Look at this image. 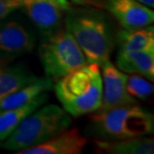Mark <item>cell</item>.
Wrapping results in <instances>:
<instances>
[{
    "label": "cell",
    "mask_w": 154,
    "mask_h": 154,
    "mask_svg": "<svg viewBox=\"0 0 154 154\" xmlns=\"http://www.w3.org/2000/svg\"><path fill=\"white\" fill-rule=\"evenodd\" d=\"M35 79L37 77L22 65L0 64V100Z\"/></svg>",
    "instance_id": "9a60e30c"
},
{
    "label": "cell",
    "mask_w": 154,
    "mask_h": 154,
    "mask_svg": "<svg viewBox=\"0 0 154 154\" xmlns=\"http://www.w3.org/2000/svg\"><path fill=\"white\" fill-rule=\"evenodd\" d=\"M90 120L95 134L104 140L139 137L153 132V114L136 104L97 110Z\"/></svg>",
    "instance_id": "277c9868"
},
{
    "label": "cell",
    "mask_w": 154,
    "mask_h": 154,
    "mask_svg": "<svg viewBox=\"0 0 154 154\" xmlns=\"http://www.w3.org/2000/svg\"><path fill=\"white\" fill-rule=\"evenodd\" d=\"M53 88V81L49 77L37 78L0 100V111L15 109L26 105L40 93L47 92Z\"/></svg>",
    "instance_id": "7c38bea8"
},
{
    "label": "cell",
    "mask_w": 154,
    "mask_h": 154,
    "mask_svg": "<svg viewBox=\"0 0 154 154\" xmlns=\"http://www.w3.org/2000/svg\"><path fill=\"white\" fill-rule=\"evenodd\" d=\"M66 31L72 35L88 63L99 66L108 60L115 38L106 15L94 8H73L66 12Z\"/></svg>",
    "instance_id": "6da1fadb"
},
{
    "label": "cell",
    "mask_w": 154,
    "mask_h": 154,
    "mask_svg": "<svg viewBox=\"0 0 154 154\" xmlns=\"http://www.w3.org/2000/svg\"><path fill=\"white\" fill-rule=\"evenodd\" d=\"M71 124V117L61 107L49 104L34 110L21 121L4 140L1 147L12 151L37 145L50 139Z\"/></svg>",
    "instance_id": "3957f363"
},
{
    "label": "cell",
    "mask_w": 154,
    "mask_h": 154,
    "mask_svg": "<svg viewBox=\"0 0 154 154\" xmlns=\"http://www.w3.org/2000/svg\"><path fill=\"white\" fill-rule=\"evenodd\" d=\"M103 7L125 29L148 26L154 20V13L150 7L135 0H106Z\"/></svg>",
    "instance_id": "9c48e42d"
},
{
    "label": "cell",
    "mask_w": 154,
    "mask_h": 154,
    "mask_svg": "<svg viewBox=\"0 0 154 154\" xmlns=\"http://www.w3.org/2000/svg\"><path fill=\"white\" fill-rule=\"evenodd\" d=\"M97 148L113 154H150L154 152L153 139L142 136L119 140H101L96 142Z\"/></svg>",
    "instance_id": "5bb4252c"
},
{
    "label": "cell",
    "mask_w": 154,
    "mask_h": 154,
    "mask_svg": "<svg viewBox=\"0 0 154 154\" xmlns=\"http://www.w3.org/2000/svg\"><path fill=\"white\" fill-rule=\"evenodd\" d=\"M135 1H138L140 3H142L143 5L147 6V7H153L154 6V0H135Z\"/></svg>",
    "instance_id": "ffe728a7"
},
{
    "label": "cell",
    "mask_w": 154,
    "mask_h": 154,
    "mask_svg": "<svg viewBox=\"0 0 154 154\" xmlns=\"http://www.w3.org/2000/svg\"><path fill=\"white\" fill-rule=\"evenodd\" d=\"M102 68V98L98 110H106L113 107L136 104V99L126 90L127 75L119 70L108 60L101 64Z\"/></svg>",
    "instance_id": "ba28073f"
},
{
    "label": "cell",
    "mask_w": 154,
    "mask_h": 154,
    "mask_svg": "<svg viewBox=\"0 0 154 154\" xmlns=\"http://www.w3.org/2000/svg\"><path fill=\"white\" fill-rule=\"evenodd\" d=\"M74 3L82 6H93V7H102V0H71Z\"/></svg>",
    "instance_id": "d6986e66"
},
{
    "label": "cell",
    "mask_w": 154,
    "mask_h": 154,
    "mask_svg": "<svg viewBox=\"0 0 154 154\" xmlns=\"http://www.w3.org/2000/svg\"><path fill=\"white\" fill-rule=\"evenodd\" d=\"M126 90L135 99H147L153 93V85L139 74H130L126 77Z\"/></svg>",
    "instance_id": "e0dca14e"
},
{
    "label": "cell",
    "mask_w": 154,
    "mask_h": 154,
    "mask_svg": "<svg viewBox=\"0 0 154 154\" xmlns=\"http://www.w3.org/2000/svg\"><path fill=\"white\" fill-rule=\"evenodd\" d=\"M35 37L16 20L0 22V59L12 60L32 51Z\"/></svg>",
    "instance_id": "52a82bcc"
},
{
    "label": "cell",
    "mask_w": 154,
    "mask_h": 154,
    "mask_svg": "<svg viewBox=\"0 0 154 154\" xmlns=\"http://www.w3.org/2000/svg\"><path fill=\"white\" fill-rule=\"evenodd\" d=\"M47 98L48 95L46 92H43L26 105L15 109L0 111V143L3 142L14 131V129L27 115L41 106L47 100Z\"/></svg>",
    "instance_id": "4fadbf2b"
},
{
    "label": "cell",
    "mask_w": 154,
    "mask_h": 154,
    "mask_svg": "<svg viewBox=\"0 0 154 154\" xmlns=\"http://www.w3.org/2000/svg\"><path fill=\"white\" fill-rule=\"evenodd\" d=\"M116 65L123 72L139 74L153 81L154 50H120Z\"/></svg>",
    "instance_id": "8fae6325"
},
{
    "label": "cell",
    "mask_w": 154,
    "mask_h": 154,
    "mask_svg": "<svg viewBox=\"0 0 154 154\" xmlns=\"http://www.w3.org/2000/svg\"><path fill=\"white\" fill-rule=\"evenodd\" d=\"M22 6V0H0V21Z\"/></svg>",
    "instance_id": "ac0fdd59"
},
{
    "label": "cell",
    "mask_w": 154,
    "mask_h": 154,
    "mask_svg": "<svg viewBox=\"0 0 154 154\" xmlns=\"http://www.w3.org/2000/svg\"><path fill=\"white\" fill-rule=\"evenodd\" d=\"M117 40L120 50H154V29L153 26H145L141 28L123 29Z\"/></svg>",
    "instance_id": "2e32d148"
},
{
    "label": "cell",
    "mask_w": 154,
    "mask_h": 154,
    "mask_svg": "<svg viewBox=\"0 0 154 154\" xmlns=\"http://www.w3.org/2000/svg\"><path fill=\"white\" fill-rule=\"evenodd\" d=\"M87 144L77 129H65L37 145L17 151L18 154H79Z\"/></svg>",
    "instance_id": "30bf717a"
},
{
    "label": "cell",
    "mask_w": 154,
    "mask_h": 154,
    "mask_svg": "<svg viewBox=\"0 0 154 154\" xmlns=\"http://www.w3.org/2000/svg\"><path fill=\"white\" fill-rule=\"evenodd\" d=\"M21 7L45 37L61 29L64 13L71 5L68 0H22Z\"/></svg>",
    "instance_id": "8992f818"
},
{
    "label": "cell",
    "mask_w": 154,
    "mask_h": 154,
    "mask_svg": "<svg viewBox=\"0 0 154 154\" xmlns=\"http://www.w3.org/2000/svg\"><path fill=\"white\" fill-rule=\"evenodd\" d=\"M39 57L47 77L56 80L88 63L72 35L61 29L45 36Z\"/></svg>",
    "instance_id": "5b68a950"
},
{
    "label": "cell",
    "mask_w": 154,
    "mask_h": 154,
    "mask_svg": "<svg viewBox=\"0 0 154 154\" xmlns=\"http://www.w3.org/2000/svg\"><path fill=\"white\" fill-rule=\"evenodd\" d=\"M54 89L63 109L70 115L81 116L96 112L102 98L99 64L87 63L61 77Z\"/></svg>",
    "instance_id": "7a4b0ae2"
}]
</instances>
